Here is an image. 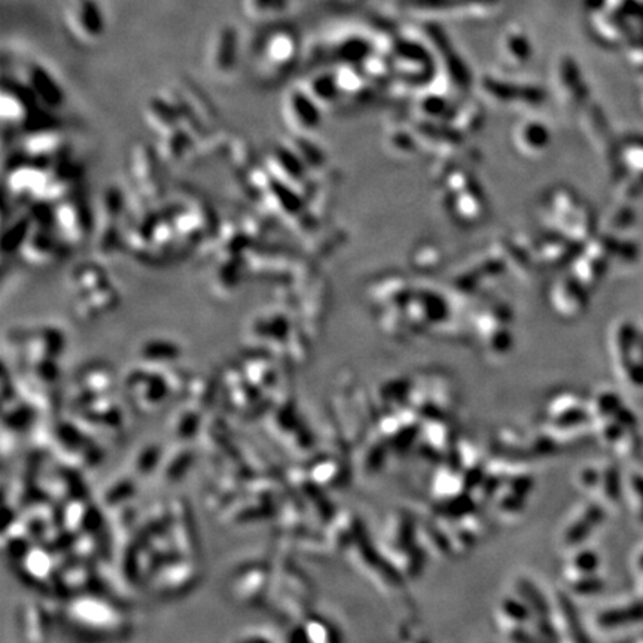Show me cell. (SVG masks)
I'll list each match as a JSON object with an SVG mask.
<instances>
[{"instance_id": "obj_1", "label": "cell", "mask_w": 643, "mask_h": 643, "mask_svg": "<svg viewBox=\"0 0 643 643\" xmlns=\"http://www.w3.org/2000/svg\"><path fill=\"white\" fill-rule=\"evenodd\" d=\"M591 426L599 441L619 457H630L637 452V418L621 397L612 391L594 395L588 405Z\"/></svg>"}, {"instance_id": "obj_2", "label": "cell", "mask_w": 643, "mask_h": 643, "mask_svg": "<svg viewBox=\"0 0 643 643\" xmlns=\"http://www.w3.org/2000/svg\"><path fill=\"white\" fill-rule=\"evenodd\" d=\"M576 484L606 509H614L624 499L622 478L615 465L608 462L587 463L576 472Z\"/></svg>"}, {"instance_id": "obj_3", "label": "cell", "mask_w": 643, "mask_h": 643, "mask_svg": "<svg viewBox=\"0 0 643 643\" xmlns=\"http://www.w3.org/2000/svg\"><path fill=\"white\" fill-rule=\"evenodd\" d=\"M65 23L75 40L93 45L103 36L105 19L96 0H70L65 11Z\"/></svg>"}, {"instance_id": "obj_4", "label": "cell", "mask_w": 643, "mask_h": 643, "mask_svg": "<svg viewBox=\"0 0 643 643\" xmlns=\"http://www.w3.org/2000/svg\"><path fill=\"white\" fill-rule=\"evenodd\" d=\"M606 513L608 509L596 500H588L587 504L579 505L560 529L558 544L569 551L578 548L603 523Z\"/></svg>"}, {"instance_id": "obj_5", "label": "cell", "mask_w": 643, "mask_h": 643, "mask_svg": "<svg viewBox=\"0 0 643 643\" xmlns=\"http://www.w3.org/2000/svg\"><path fill=\"white\" fill-rule=\"evenodd\" d=\"M295 37L288 30H277L265 37L259 49V69L271 78L288 67L295 54ZM261 71V74H262Z\"/></svg>"}, {"instance_id": "obj_6", "label": "cell", "mask_w": 643, "mask_h": 643, "mask_svg": "<svg viewBox=\"0 0 643 643\" xmlns=\"http://www.w3.org/2000/svg\"><path fill=\"white\" fill-rule=\"evenodd\" d=\"M499 628L511 640H524L526 627L532 622V610L518 593L499 601L496 612Z\"/></svg>"}, {"instance_id": "obj_7", "label": "cell", "mask_w": 643, "mask_h": 643, "mask_svg": "<svg viewBox=\"0 0 643 643\" xmlns=\"http://www.w3.org/2000/svg\"><path fill=\"white\" fill-rule=\"evenodd\" d=\"M237 40L236 30L231 26H223L213 35L207 51L209 66L212 70L221 75L230 74L232 66L236 65Z\"/></svg>"}, {"instance_id": "obj_8", "label": "cell", "mask_w": 643, "mask_h": 643, "mask_svg": "<svg viewBox=\"0 0 643 643\" xmlns=\"http://www.w3.org/2000/svg\"><path fill=\"white\" fill-rule=\"evenodd\" d=\"M640 597V596H639ZM594 622L599 630H621L643 622V597L636 601H624L597 612Z\"/></svg>"}, {"instance_id": "obj_9", "label": "cell", "mask_w": 643, "mask_h": 643, "mask_svg": "<svg viewBox=\"0 0 643 643\" xmlns=\"http://www.w3.org/2000/svg\"><path fill=\"white\" fill-rule=\"evenodd\" d=\"M622 495L633 520L643 526V472L631 471L622 478Z\"/></svg>"}, {"instance_id": "obj_10", "label": "cell", "mask_w": 643, "mask_h": 643, "mask_svg": "<svg viewBox=\"0 0 643 643\" xmlns=\"http://www.w3.org/2000/svg\"><path fill=\"white\" fill-rule=\"evenodd\" d=\"M284 5L286 0H244L246 14L257 19L282 11Z\"/></svg>"}, {"instance_id": "obj_11", "label": "cell", "mask_w": 643, "mask_h": 643, "mask_svg": "<svg viewBox=\"0 0 643 643\" xmlns=\"http://www.w3.org/2000/svg\"><path fill=\"white\" fill-rule=\"evenodd\" d=\"M633 570H635L637 581L643 579V547H640L633 556Z\"/></svg>"}]
</instances>
